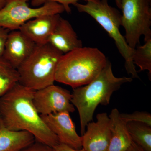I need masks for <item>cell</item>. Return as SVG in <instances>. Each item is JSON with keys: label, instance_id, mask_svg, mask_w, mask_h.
Segmentation results:
<instances>
[{"label": "cell", "instance_id": "6da1fadb", "mask_svg": "<svg viewBox=\"0 0 151 151\" xmlns=\"http://www.w3.org/2000/svg\"><path fill=\"white\" fill-rule=\"evenodd\" d=\"M34 92L18 83L0 97V127L13 132H29L36 140L53 147L59 140L34 105Z\"/></svg>", "mask_w": 151, "mask_h": 151}, {"label": "cell", "instance_id": "7a4b0ae2", "mask_svg": "<svg viewBox=\"0 0 151 151\" xmlns=\"http://www.w3.org/2000/svg\"><path fill=\"white\" fill-rule=\"evenodd\" d=\"M132 81L131 77H117L113 74L112 64L109 60L102 71L94 80L84 86L73 89L71 102L78 110L81 136L87 124L93 120L98 105H107L111 96L125 83Z\"/></svg>", "mask_w": 151, "mask_h": 151}, {"label": "cell", "instance_id": "3957f363", "mask_svg": "<svg viewBox=\"0 0 151 151\" xmlns=\"http://www.w3.org/2000/svg\"><path fill=\"white\" fill-rule=\"evenodd\" d=\"M108 60L95 47L76 48L60 57L55 74V81L73 89L89 84L105 67Z\"/></svg>", "mask_w": 151, "mask_h": 151}, {"label": "cell", "instance_id": "277c9868", "mask_svg": "<svg viewBox=\"0 0 151 151\" xmlns=\"http://www.w3.org/2000/svg\"><path fill=\"white\" fill-rule=\"evenodd\" d=\"M63 55L49 43L35 44L17 68L19 83L34 91L54 84L57 66Z\"/></svg>", "mask_w": 151, "mask_h": 151}, {"label": "cell", "instance_id": "5b68a950", "mask_svg": "<svg viewBox=\"0 0 151 151\" xmlns=\"http://www.w3.org/2000/svg\"><path fill=\"white\" fill-rule=\"evenodd\" d=\"M73 5L79 12L90 15L105 30L115 41L119 52L125 60L127 73L133 78H139L132 60L134 49L128 45L124 36L120 32L122 14L119 10L110 6L108 0H90L84 4L77 2Z\"/></svg>", "mask_w": 151, "mask_h": 151}, {"label": "cell", "instance_id": "8992f818", "mask_svg": "<svg viewBox=\"0 0 151 151\" xmlns=\"http://www.w3.org/2000/svg\"><path fill=\"white\" fill-rule=\"evenodd\" d=\"M151 0H121L122 26L127 44L135 49L144 36L145 42L151 39Z\"/></svg>", "mask_w": 151, "mask_h": 151}, {"label": "cell", "instance_id": "52a82bcc", "mask_svg": "<svg viewBox=\"0 0 151 151\" xmlns=\"http://www.w3.org/2000/svg\"><path fill=\"white\" fill-rule=\"evenodd\" d=\"M29 0H6L0 9V27L9 30H19L24 24L44 15L60 14L65 12L62 5L49 2L38 7H29Z\"/></svg>", "mask_w": 151, "mask_h": 151}, {"label": "cell", "instance_id": "ba28073f", "mask_svg": "<svg viewBox=\"0 0 151 151\" xmlns=\"http://www.w3.org/2000/svg\"><path fill=\"white\" fill-rule=\"evenodd\" d=\"M70 91L61 86L52 85L35 91L33 102L40 115L75 111L71 103Z\"/></svg>", "mask_w": 151, "mask_h": 151}, {"label": "cell", "instance_id": "9c48e42d", "mask_svg": "<svg viewBox=\"0 0 151 151\" xmlns=\"http://www.w3.org/2000/svg\"><path fill=\"white\" fill-rule=\"evenodd\" d=\"M40 116L47 127L56 135L59 143L76 150L82 148V138L76 132L70 113L64 112Z\"/></svg>", "mask_w": 151, "mask_h": 151}, {"label": "cell", "instance_id": "30bf717a", "mask_svg": "<svg viewBox=\"0 0 151 151\" xmlns=\"http://www.w3.org/2000/svg\"><path fill=\"white\" fill-rule=\"evenodd\" d=\"M96 122H90L82 136V148L86 151H108L111 141L110 119L106 113L98 114Z\"/></svg>", "mask_w": 151, "mask_h": 151}, {"label": "cell", "instance_id": "8fae6325", "mask_svg": "<svg viewBox=\"0 0 151 151\" xmlns=\"http://www.w3.org/2000/svg\"><path fill=\"white\" fill-rule=\"evenodd\" d=\"M35 44L19 30L9 32L3 57L17 69L32 52Z\"/></svg>", "mask_w": 151, "mask_h": 151}, {"label": "cell", "instance_id": "7c38bea8", "mask_svg": "<svg viewBox=\"0 0 151 151\" xmlns=\"http://www.w3.org/2000/svg\"><path fill=\"white\" fill-rule=\"evenodd\" d=\"M60 17V14L40 16L25 23L19 30L35 44H45Z\"/></svg>", "mask_w": 151, "mask_h": 151}, {"label": "cell", "instance_id": "4fadbf2b", "mask_svg": "<svg viewBox=\"0 0 151 151\" xmlns=\"http://www.w3.org/2000/svg\"><path fill=\"white\" fill-rule=\"evenodd\" d=\"M48 43L63 54L83 47L82 41L78 38L70 23L61 17L50 37Z\"/></svg>", "mask_w": 151, "mask_h": 151}, {"label": "cell", "instance_id": "5bb4252c", "mask_svg": "<svg viewBox=\"0 0 151 151\" xmlns=\"http://www.w3.org/2000/svg\"><path fill=\"white\" fill-rule=\"evenodd\" d=\"M118 109L112 110L110 119L111 141L108 151H126L133 141L127 127V123L121 118Z\"/></svg>", "mask_w": 151, "mask_h": 151}, {"label": "cell", "instance_id": "9a60e30c", "mask_svg": "<svg viewBox=\"0 0 151 151\" xmlns=\"http://www.w3.org/2000/svg\"><path fill=\"white\" fill-rule=\"evenodd\" d=\"M35 140L29 132H13L0 127V151H20Z\"/></svg>", "mask_w": 151, "mask_h": 151}, {"label": "cell", "instance_id": "2e32d148", "mask_svg": "<svg viewBox=\"0 0 151 151\" xmlns=\"http://www.w3.org/2000/svg\"><path fill=\"white\" fill-rule=\"evenodd\" d=\"M127 129L132 140L145 151H151V127L143 123H127Z\"/></svg>", "mask_w": 151, "mask_h": 151}, {"label": "cell", "instance_id": "e0dca14e", "mask_svg": "<svg viewBox=\"0 0 151 151\" xmlns=\"http://www.w3.org/2000/svg\"><path fill=\"white\" fill-rule=\"evenodd\" d=\"M17 69L3 56L0 57V97L9 91L19 82Z\"/></svg>", "mask_w": 151, "mask_h": 151}, {"label": "cell", "instance_id": "ac0fdd59", "mask_svg": "<svg viewBox=\"0 0 151 151\" xmlns=\"http://www.w3.org/2000/svg\"><path fill=\"white\" fill-rule=\"evenodd\" d=\"M132 60L134 65L140 68V71H148L151 80V39L145 41L144 45H138L134 49Z\"/></svg>", "mask_w": 151, "mask_h": 151}, {"label": "cell", "instance_id": "d6986e66", "mask_svg": "<svg viewBox=\"0 0 151 151\" xmlns=\"http://www.w3.org/2000/svg\"><path fill=\"white\" fill-rule=\"evenodd\" d=\"M121 118L125 122L143 123L151 127V115L147 112L135 111L132 114L120 113Z\"/></svg>", "mask_w": 151, "mask_h": 151}, {"label": "cell", "instance_id": "ffe728a7", "mask_svg": "<svg viewBox=\"0 0 151 151\" xmlns=\"http://www.w3.org/2000/svg\"><path fill=\"white\" fill-rule=\"evenodd\" d=\"M87 1L90 0H32L31 4L33 6L38 7L43 5L45 3L49 2L58 3L63 6L65 12L68 13H70L71 12L70 5L74 4L75 3L78 2V1Z\"/></svg>", "mask_w": 151, "mask_h": 151}, {"label": "cell", "instance_id": "44dd1931", "mask_svg": "<svg viewBox=\"0 0 151 151\" xmlns=\"http://www.w3.org/2000/svg\"><path fill=\"white\" fill-rule=\"evenodd\" d=\"M20 151H52V148L35 140L34 142Z\"/></svg>", "mask_w": 151, "mask_h": 151}, {"label": "cell", "instance_id": "7402d4cb", "mask_svg": "<svg viewBox=\"0 0 151 151\" xmlns=\"http://www.w3.org/2000/svg\"><path fill=\"white\" fill-rule=\"evenodd\" d=\"M10 31L0 27V57L3 56L6 40Z\"/></svg>", "mask_w": 151, "mask_h": 151}, {"label": "cell", "instance_id": "603a6c76", "mask_svg": "<svg viewBox=\"0 0 151 151\" xmlns=\"http://www.w3.org/2000/svg\"><path fill=\"white\" fill-rule=\"evenodd\" d=\"M52 151H86L84 149L79 150L73 148L65 144L59 143L57 145L52 148Z\"/></svg>", "mask_w": 151, "mask_h": 151}, {"label": "cell", "instance_id": "cb8c5ba5", "mask_svg": "<svg viewBox=\"0 0 151 151\" xmlns=\"http://www.w3.org/2000/svg\"><path fill=\"white\" fill-rule=\"evenodd\" d=\"M126 151H145L137 144L132 142V145Z\"/></svg>", "mask_w": 151, "mask_h": 151}, {"label": "cell", "instance_id": "d4e9b609", "mask_svg": "<svg viewBox=\"0 0 151 151\" xmlns=\"http://www.w3.org/2000/svg\"><path fill=\"white\" fill-rule=\"evenodd\" d=\"M6 0H0V9L5 4Z\"/></svg>", "mask_w": 151, "mask_h": 151}, {"label": "cell", "instance_id": "484cf974", "mask_svg": "<svg viewBox=\"0 0 151 151\" xmlns=\"http://www.w3.org/2000/svg\"><path fill=\"white\" fill-rule=\"evenodd\" d=\"M115 1H116V5L120 9L121 7V0H115Z\"/></svg>", "mask_w": 151, "mask_h": 151}]
</instances>
